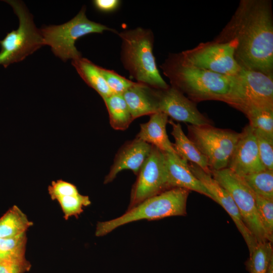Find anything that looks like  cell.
<instances>
[{"instance_id":"1","label":"cell","mask_w":273,"mask_h":273,"mask_svg":"<svg viewBox=\"0 0 273 273\" xmlns=\"http://www.w3.org/2000/svg\"><path fill=\"white\" fill-rule=\"evenodd\" d=\"M235 40V58L240 67L273 76L271 2L242 0L230 21L213 40Z\"/></svg>"},{"instance_id":"2","label":"cell","mask_w":273,"mask_h":273,"mask_svg":"<svg viewBox=\"0 0 273 273\" xmlns=\"http://www.w3.org/2000/svg\"><path fill=\"white\" fill-rule=\"evenodd\" d=\"M160 68L171 86L196 103L218 101L243 112L245 106L244 92L236 76H229L195 66L179 53L169 55Z\"/></svg>"},{"instance_id":"3","label":"cell","mask_w":273,"mask_h":273,"mask_svg":"<svg viewBox=\"0 0 273 273\" xmlns=\"http://www.w3.org/2000/svg\"><path fill=\"white\" fill-rule=\"evenodd\" d=\"M122 40L121 60L138 82L157 89L169 87L162 77L153 54L154 35L140 27L117 32Z\"/></svg>"},{"instance_id":"4","label":"cell","mask_w":273,"mask_h":273,"mask_svg":"<svg viewBox=\"0 0 273 273\" xmlns=\"http://www.w3.org/2000/svg\"><path fill=\"white\" fill-rule=\"evenodd\" d=\"M189 192L187 189L174 188L148 198L128 209L120 217L98 222L95 235L98 237L103 236L120 226L139 220L186 215Z\"/></svg>"},{"instance_id":"5","label":"cell","mask_w":273,"mask_h":273,"mask_svg":"<svg viewBox=\"0 0 273 273\" xmlns=\"http://www.w3.org/2000/svg\"><path fill=\"white\" fill-rule=\"evenodd\" d=\"M85 10V7L83 6L67 22L59 25L43 26L40 29L43 46H49L54 54L64 62L82 57L75 46L79 38L90 33H102L105 31L117 33L116 30L106 25L89 20Z\"/></svg>"},{"instance_id":"6","label":"cell","mask_w":273,"mask_h":273,"mask_svg":"<svg viewBox=\"0 0 273 273\" xmlns=\"http://www.w3.org/2000/svg\"><path fill=\"white\" fill-rule=\"evenodd\" d=\"M18 16L19 25L17 30L8 33L0 41V65L7 67L20 62L43 46L40 32L35 26L32 15L19 1H7Z\"/></svg>"},{"instance_id":"7","label":"cell","mask_w":273,"mask_h":273,"mask_svg":"<svg viewBox=\"0 0 273 273\" xmlns=\"http://www.w3.org/2000/svg\"><path fill=\"white\" fill-rule=\"evenodd\" d=\"M188 138L207 158L211 171L228 167L240 133L212 125H188Z\"/></svg>"},{"instance_id":"8","label":"cell","mask_w":273,"mask_h":273,"mask_svg":"<svg viewBox=\"0 0 273 273\" xmlns=\"http://www.w3.org/2000/svg\"><path fill=\"white\" fill-rule=\"evenodd\" d=\"M211 175L231 195L244 223L258 243L268 241L257 213L255 194L242 176L228 167L211 170Z\"/></svg>"},{"instance_id":"9","label":"cell","mask_w":273,"mask_h":273,"mask_svg":"<svg viewBox=\"0 0 273 273\" xmlns=\"http://www.w3.org/2000/svg\"><path fill=\"white\" fill-rule=\"evenodd\" d=\"M237 42L213 40L202 42L195 48L179 53L181 57L191 64L229 76H235L241 67L235 58Z\"/></svg>"},{"instance_id":"10","label":"cell","mask_w":273,"mask_h":273,"mask_svg":"<svg viewBox=\"0 0 273 273\" xmlns=\"http://www.w3.org/2000/svg\"><path fill=\"white\" fill-rule=\"evenodd\" d=\"M138 174L132 189L129 209L169 189L164 152L152 146L150 153Z\"/></svg>"},{"instance_id":"11","label":"cell","mask_w":273,"mask_h":273,"mask_svg":"<svg viewBox=\"0 0 273 273\" xmlns=\"http://www.w3.org/2000/svg\"><path fill=\"white\" fill-rule=\"evenodd\" d=\"M158 112H162L176 121L196 126L212 125L211 120L197 109L192 101L176 88L156 89Z\"/></svg>"},{"instance_id":"12","label":"cell","mask_w":273,"mask_h":273,"mask_svg":"<svg viewBox=\"0 0 273 273\" xmlns=\"http://www.w3.org/2000/svg\"><path fill=\"white\" fill-rule=\"evenodd\" d=\"M190 169L208 189L215 202L220 205L231 216L244 238L249 253H251L258 243L244 223L239 211L229 193L211 175L197 165L188 162Z\"/></svg>"},{"instance_id":"13","label":"cell","mask_w":273,"mask_h":273,"mask_svg":"<svg viewBox=\"0 0 273 273\" xmlns=\"http://www.w3.org/2000/svg\"><path fill=\"white\" fill-rule=\"evenodd\" d=\"M236 76L242 85L245 107L273 110V76L241 67Z\"/></svg>"},{"instance_id":"14","label":"cell","mask_w":273,"mask_h":273,"mask_svg":"<svg viewBox=\"0 0 273 273\" xmlns=\"http://www.w3.org/2000/svg\"><path fill=\"white\" fill-rule=\"evenodd\" d=\"M228 168L241 176L266 169L260 159L254 131L249 124L240 133Z\"/></svg>"},{"instance_id":"15","label":"cell","mask_w":273,"mask_h":273,"mask_svg":"<svg viewBox=\"0 0 273 273\" xmlns=\"http://www.w3.org/2000/svg\"><path fill=\"white\" fill-rule=\"evenodd\" d=\"M169 189L179 188L195 191L214 200L203 183L193 173L188 162L176 153H164Z\"/></svg>"},{"instance_id":"16","label":"cell","mask_w":273,"mask_h":273,"mask_svg":"<svg viewBox=\"0 0 273 273\" xmlns=\"http://www.w3.org/2000/svg\"><path fill=\"white\" fill-rule=\"evenodd\" d=\"M151 148V145L136 138L124 145L117 153L109 173L105 178L104 184L113 181L123 170H131L138 174Z\"/></svg>"},{"instance_id":"17","label":"cell","mask_w":273,"mask_h":273,"mask_svg":"<svg viewBox=\"0 0 273 273\" xmlns=\"http://www.w3.org/2000/svg\"><path fill=\"white\" fill-rule=\"evenodd\" d=\"M168 117L157 112L150 115L149 120L140 125V130L136 139L154 146L164 153H175L167 134L166 125Z\"/></svg>"},{"instance_id":"18","label":"cell","mask_w":273,"mask_h":273,"mask_svg":"<svg viewBox=\"0 0 273 273\" xmlns=\"http://www.w3.org/2000/svg\"><path fill=\"white\" fill-rule=\"evenodd\" d=\"M156 89L136 82L122 94L133 120L158 112Z\"/></svg>"},{"instance_id":"19","label":"cell","mask_w":273,"mask_h":273,"mask_svg":"<svg viewBox=\"0 0 273 273\" xmlns=\"http://www.w3.org/2000/svg\"><path fill=\"white\" fill-rule=\"evenodd\" d=\"M172 128L171 134L175 143L173 146L175 153L183 159L194 163L206 173L211 174L207 158L199 151L193 142L184 133L180 124L168 120Z\"/></svg>"},{"instance_id":"20","label":"cell","mask_w":273,"mask_h":273,"mask_svg":"<svg viewBox=\"0 0 273 273\" xmlns=\"http://www.w3.org/2000/svg\"><path fill=\"white\" fill-rule=\"evenodd\" d=\"M71 64L83 81L94 89L102 99L113 94L103 76L99 66L82 57L72 60Z\"/></svg>"},{"instance_id":"21","label":"cell","mask_w":273,"mask_h":273,"mask_svg":"<svg viewBox=\"0 0 273 273\" xmlns=\"http://www.w3.org/2000/svg\"><path fill=\"white\" fill-rule=\"evenodd\" d=\"M103 100L109 113L111 126L116 130L127 128L133 119L122 95L113 94Z\"/></svg>"},{"instance_id":"22","label":"cell","mask_w":273,"mask_h":273,"mask_svg":"<svg viewBox=\"0 0 273 273\" xmlns=\"http://www.w3.org/2000/svg\"><path fill=\"white\" fill-rule=\"evenodd\" d=\"M32 225V222L26 215L14 205L0 218V238L12 237L26 232Z\"/></svg>"},{"instance_id":"23","label":"cell","mask_w":273,"mask_h":273,"mask_svg":"<svg viewBox=\"0 0 273 273\" xmlns=\"http://www.w3.org/2000/svg\"><path fill=\"white\" fill-rule=\"evenodd\" d=\"M273 260L272 242L266 241L259 243L246 263L249 273H267Z\"/></svg>"},{"instance_id":"24","label":"cell","mask_w":273,"mask_h":273,"mask_svg":"<svg viewBox=\"0 0 273 273\" xmlns=\"http://www.w3.org/2000/svg\"><path fill=\"white\" fill-rule=\"evenodd\" d=\"M256 194L273 199V170H264L242 176Z\"/></svg>"},{"instance_id":"25","label":"cell","mask_w":273,"mask_h":273,"mask_svg":"<svg viewBox=\"0 0 273 273\" xmlns=\"http://www.w3.org/2000/svg\"><path fill=\"white\" fill-rule=\"evenodd\" d=\"M244 114L255 131L273 139V110L250 108Z\"/></svg>"},{"instance_id":"26","label":"cell","mask_w":273,"mask_h":273,"mask_svg":"<svg viewBox=\"0 0 273 273\" xmlns=\"http://www.w3.org/2000/svg\"><path fill=\"white\" fill-rule=\"evenodd\" d=\"M257 213L268 241L273 240V199L255 194Z\"/></svg>"},{"instance_id":"27","label":"cell","mask_w":273,"mask_h":273,"mask_svg":"<svg viewBox=\"0 0 273 273\" xmlns=\"http://www.w3.org/2000/svg\"><path fill=\"white\" fill-rule=\"evenodd\" d=\"M56 200L62 208L65 219L72 216L78 215L83 211V207L91 203L87 196L79 193L76 195L59 197Z\"/></svg>"},{"instance_id":"28","label":"cell","mask_w":273,"mask_h":273,"mask_svg":"<svg viewBox=\"0 0 273 273\" xmlns=\"http://www.w3.org/2000/svg\"><path fill=\"white\" fill-rule=\"evenodd\" d=\"M30 268L25 255L0 256V273H24Z\"/></svg>"},{"instance_id":"29","label":"cell","mask_w":273,"mask_h":273,"mask_svg":"<svg viewBox=\"0 0 273 273\" xmlns=\"http://www.w3.org/2000/svg\"><path fill=\"white\" fill-rule=\"evenodd\" d=\"M26 232L18 235L0 238V256L25 255Z\"/></svg>"},{"instance_id":"30","label":"cell","mask_w":273,"mask_h":273,"mask_svg":"<svg viewBox=\"0 0 273 273\" xmlns=\"http://www.w3.org/2000/svg\"><path fill=\"white\" fill-rule=\"evenodd\" d=\"M100 70L108 85L113 94L122 95L135 84L133 82L119 75L113 70L99 66Z\"/></svg>"},{"instance_id":"31","label":"cell","mask_w":273,"mask_h":273,"mask_svg":"<svg viewBox=\"0 0 273 273\" xmlns=\"http://www.w3.org/2000/svg\"><path fill=\"white\" fill-rule=\"evenodd\" d=\"M254 132L260 160L266 169L273 170V139Z\"/></svg>"},{"instance_id":"32","label":"cell","mask_w":273,"mask_h":273,"mask_svg":"<svg viewBox=\"0 0 273 273\" xmlns=\"http://www.w3.org/2000/svg\"><path fill=\"white\" fill-rule=\"evenodd\" d=\"M48 192L53 200L61 197L76 195L79 194L76 187L62 179L53 181L48 187Z\"/></svg>"},{"instance_id":"33","label":"cell","mask_w":273,"mask_h":273,"mask_svg":"<svg viewBox=\"0 0 273 273\" xmlns=\"http://www.w3.org/2000/svg\"><path fill=\"white\" fill-rule=\"evenodd\" d=\"M118 0H94L93 4L95 9L102 13H111L116 11L120 6Z\"/></svg>"}]
</instances>
